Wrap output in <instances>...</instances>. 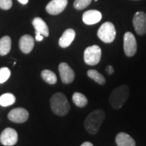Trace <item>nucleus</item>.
<instances>
[{"label": "nucleus", "mask_w": 146, "mask_h": 146, "mask_svg": "<svg viewBox=\"0 0 146 146\" xmlns=\"http://www.w3.org/2000/svg\"><path fill=\"white\" fill-rule=\"evenodd\" d=\"M106 118V114L102 110H95L85 118L84 127L90 135H96Z\"/></svg>", "instance_id": "1"}, {"label": "nucleus", "mask_w": 146, "mask_h": 146, "mask_svg": "<svg viewBox=\"0 0 146 146\" xmlns=\"http://www.w3.org/2000/svg\"><path fill=\"white\" fill-rule=\"evenodd\" d=\"M52 112L58 116H65L70 111V104L63 93H56L50 100Z\"/></svg>", "instance_id": "2"}, {"label": "nucleus", "mask_w": 146, "mask_h": 146, "mask_svg": "<svg viewBox=\"0 0 146 146\" xmlns=\"http://www.w3.org/2000/svg\"><path fill=\"white\" fill-rule=\"evenodd\" d=\"M129 97V88L127 85L123 84L115 88L110 93L109 102L111 107L115 110H119L123 107Z\"/></svg>", "instance_id": "3"}, {"label": "nucleus", "mask_w": 146, "mask_h": 146, "mask_svg": "<svg viewBox=\"0 0 146 146\" xmlns=\"http://www.w3.org/2000/svg\"><path fill=\"white\" fill-rule=\"evenodd\" d=\"M98 36L104 43L113 42L116 36L115 25L109 21L103 23L98 30Z\"/></svg>", "instance_id": "4"}, {"label": "nucleus", "mask_w": 146, "mask_h": 146, "mask_svg": "<svg viewBox=\"0 0 146 146\" xmlns=\"http://www.w3.org/2000/svg\"><path fill=\"white\" fill-rule=\"evenodd\" d=\"M102 58V50L98 46L94 45L87 47L84 52V61L89 66L98 64Z\"/></svg>", "instance_id": "5"}, {"label": "nucleus", "mask_w": 146, "mask_h": 146, "mask_svg": "<svg viewBox=\"0 0 146 146\" xmlns=\"http://www.w3.org/2000/svg\"><path fill=\"white\" fill-rule=\"evenodd\" d=\"M123 50L127 57L134 56L137 51L136 39L131 32H127L123 36Z\"/></svg>", "instance_id": "6"}, {"label": "nucleus", "mask_w": 146, "mask_h": 146, "mask_svg": "<svg viewBox=\"0 0 146 146\" xmlns=\"http://www.w3.org/2000/svg\"><path fill=\"white\" fill-rule=\"evenodd\" d=\"M18 141V133L11 127H7L0 134V143L4 146H13Z\"/></svg>", "instance_id": "7"}, {"label": "nucleus", "mask_w": 146, "mask_h": 146, "mask_svg": "<svg viewBox=\"0 0 146 146\" xmlns=\"http://www.w3.org/2000/svg\"><path fill=\"white\" fill-rule=\"evenodd\" d=\"M132 24L138 35H145L146 33V13L144 11L136 12L132 19Z\"/></svg>", "instance_id": "8"}, {"label": "nucleus", "mask_w": 146, "mask_h": 146, "mask_svg": "<svg viewBox=\"0 0 146 146\" xmlns=\"http://www.w3.org/2000/svg\"><path fill=\"white\" fill-rule=\"evenodd\" d=\"M29 114L28 110L22 107H18L11 110L7 115V119L12 123H23L29 119Z\"/></svg>", "instance_id": "9"}, {"label": "nucleus", "mask_w": 146, "mask_h": 146, "mask_svg": "<svg viewBox=\"0 0 146 146\" xmlns=\"http://www.w3.org/2000/svg\"><path fill=\"white\" fill-rule=\"evenodd\" d=\"M68 3V0H51L46 7V11L51 16H57L65 10Z\"/></svg>", "instance_id": "10"}, {"label": "nucleus", "mask_w": 146, "mask_h": 146, "mask_svg": "<svg viewBox=\"0 0 146 146\" xmlns=\"http://www.w3.org/2000/svg\"><path fill=\"white\" fill-rule=\"evenodd\" d=\"M58 72L63 84H71L75 79V72L68 63H61L58 65Z\"/></svg>", "instance_id": "11"}, {"label": "nucleus", "mask_w": 146, "mask_h": 146, "mask_svg": "<svg viewBox=\"0 0 146 146\" xmlns=\"http://www.w3.org/2000/svg\"><path fill=\"white\" fill-rule=\"evenodd\" d=\"M102 15L99 11L89 10L85 11L82 16V21L87 25H93L101 21Z\"/></svg>", "instance_id": "12"}, {"label": "nucleus", "mask_w": 146, "mask_h": 146, "mask_svg": "<svg viewBox=\"0 0 146 146\" xmlns=\"http://www.w3.org/2000/svg\"><path fill=\"white\" fill-rule=\"evenodd\" d=\"M34 47V39L29 34L23 35L19 40V48L24 54H29L32 52Z\"/></svg>", "instance_id": "13"}, {"label": "nucleus", "mask_w": 146, "mask_h": 146, "mask_svg": "<svg viewBox=\"0 0 146 146\" xmlns=\"http://www.w3.org/2000/svg\"><path fill=\"white\" fill-rule=\"evenodd\" d=\"M32 25L34 28L36 33H38L40 34H42L44 37H47L49 36L50 34V31H49V28L46 23L42 20L40 17H36L34 18L33 21H32Z\"/></svg>", "instance_id": "14"}, {"label": "nucleus", "mask_w": 146, "mask_h": 146, "mask_svg": "<svg viewBox=\"0 0 146 146\" xmlns=\"http://www.w3.org/2000/svg\"><path fill=\"white\" fill-rule=\"evenodd\" d=\"M76 37V32L72 29H68L65 30L64 33L60 36L59 41H58V45L62 48H67L70 46V45L72 43Z\"/></svg>", "instance_id": "15"}, {"label": "nucleus", "mask_w": 146, "mask_h": 146, "mask_svg": "<svg viewBox=\"0 0 146 146\" xmlns=\"http://www.w3.org/2000/svg\"><path fill=\"white\" fill-rule=\"evenodd\" d=\"M117 146H136L135 140L126 132H119L115 137Z\"/></svg>", "instance_id": "16"}, {"label": "nucleus", "mask_w": 146, "mask_h": 146, "mask_svg": "<svg viewBox=\"0 0 146 146\" xmlns=\"http://www.w3.org/2000/svg\"><path fill=\"white\" fill-rule=\"evenodd\" d=\"M11 39L9 36H4L0 38V55L5 56L11 51Z\"/></svg>", "instance_id": "17"}, {"label": "nucleus", "mask_w": 146, "mask_h": 146, "mask_svg": "<svg viewBox=\"0 0 146 146\" xmlns=\"http://www.w3.org/2000/svg\"><path fill=\"white\" fill-rule=\"evenodd\" d=\"M41 76L42 80L49 84H55L57 83V76L55 73L53 72L50 70H43L41 72Z\"/></svg>", "instance_id": "18"}, {"label": "nucleus", "mask_w": 146, "mask_h": 146, "mask_svg": "<svg viewBox=\"0 0 146 146\" xmlns=\"http://www.w3.org/2000/svg\"><path fill=\"white\" fill-rule=\"evenodd\" d=\"M72 102L76 106L83 108L86 105L88 104V99L87 98L81 93L75 92L72 95Z\"/></svg>", "instance_id": "19"}, {"label": "nucleus", "mask_w": 146, "mask_h": 146, "mask_svg": "<svg viewBox=\"0 0 146 146\" xmlns=\"http://www.w3.org/2000/svg\"><path fill=\"white\" fill-rule=\"evenodd\" d=\"M16 102V97L11 93H6L0 96V106L7 107L11 106Z\"/></svg>", "instance_id": "20"}, {"label": "nucleus", "mask_w": 146, "mask_h": 146, "mask_svg": "<svg viewBox=\"0 0 146 146\" xmlns=\"http://www.w3.org/2000/svg\"><path fill=\"white\" fill-rule=\"evenodd\" d=\"M87 76H89V78L94 80L95 82H97L98 84L103 85V84H106V79H105L104 76L101 73L98 72L96 70H94V69L89 70L87 72Z\"/></svg>", "instance_id": "21"}, {"label": "nucleus", "mask_w": 146, "mask_h": 146, "mask_svg": "<svg viewBox=\"0 0 146 146\" xmlns=\"http://www.w3.org/2000/svg\"><path fill=\"white\" fill-rule=\"evenodd\" d=\"M92 0H75L73 3V7L76 10H83L90 5Z\"/></svg>", "instance_id": "22"}, {"label": "nucleus", "mask_w": 146, "mask_h": 146, "mask_svg": "<svg viewBox=\"0 0 146 146\" xmlns=\"http://www.w3.org/2000/svg\"><path fill=\"white\" fill-rule=\"evenodd\" d=\"M11 71L8 68H0V84L5 83L6 81L10 78Z\"/></svg>", "instance_id": "23"}, {"label": "nucleus", "mask_w": 146, "mask_h": 146, "mask_svg": "<svg viewBox=\"0 0 146 146\" xmlns=\"http://www.w3.org/2000/svg\"><path fill=\"white\" fill-rule=\"evenodd\" d=\"M12 7V0H0V9L10 10Z\"/></svg>", "instance_id": "24"}, {"label": "nucleus", "mask_w": 146, "mask_h": 146, "mask_svg": "<svg viewBox=\"0 0 146 146\" xmlns=\"http://www.w3.org/2000/svg\"><path fill=\"white\" fill-rule=\"evenodd\" d=\"M106 72H107L108 75H112L115 72V70H114V68L112 66H107L106 68Z\"/></svg>", "instance_id": "25"}, {"label": "nucleus", "mask_w": 146, "mask_h": 146, "mask_svg": "<svg viewBox=\"0 0 146 146\" xmlns=\"http://www.w3.org/2000/svg\"><path fill=\"white\" fill-rule=\"evenodd\" d=\"M43 38H44V36H42V34H40V33H36V41L37 42H41L43 40Z\"/></svg>", "instance_id": "26"}, {"label": "nucleus", "mask_w": 146, "mask_h": 146, "mask_svg": "<svg viewBox=\"0 0 146 146\" xmlns=\"http://www.w3.org/2000/svg\"><path fill=\"white\" fill-rule=\"evenodd\" d=\"M17 1L22 5H26L27 3H29V0H17Z\"/></svg>", "instance_id": "27"}, {"label": "nucleus", "mask_w": 146, "mask_h": 146, "mask_svg": "<svg viewBox=\"0 0 146 146\" xmlns=\"http://www.w3.org/2000/svg\"><path fill=\"white\" fill-rule=\"evenodd\" d=\"M80 146H94V145H93L92 143H90V142L86 141V142H84L83 144H82Z\"/></svg>", "instance_id": "28"}]
</instances>
